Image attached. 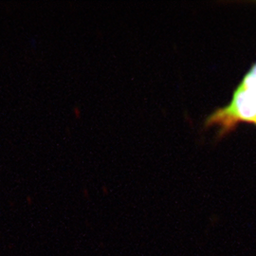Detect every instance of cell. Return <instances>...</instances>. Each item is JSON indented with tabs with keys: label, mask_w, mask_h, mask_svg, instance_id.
I'll return each mask as SVG.
<instances>
[{
	"label": "cell",
	"mask_w": 256,
	"mask_h": 256,
	"mask_svg": "<svg viewBox=\"0 0 256 256\" xmlns=\"http://www.w3.org/2000/svg\"><path fill=\"white\" fill-rule=\"evenodd\" d=\"M240 120L256 122V92L247 90L241 84L234 92L229 106L214 114L209 122L210 124H222L228 128Z\"/></svg>",
	"instance_id": "obj_1"
},
{
	"label": "cell",
	"mask_w": 256,
	"mask_h": 256,
	"mask_svg": "<svg viewBox=\"0 0 256 256\" xmlns=\"http://www.w3.org/2000/svg\"><path fill=\"white\" fill-rule=\"evenodd\" d=\"M241 86L247 90L256 92V64L246 75L243 82H241Z\"/></svg>",
	"instance_id": "obj_2"
},
{
	"label": "cell",
	"mask_w": 256,
	"mask_h": 256,
	"mask_svg": "<svg viewBox=\"0 0 256 256\" xmlns=\"http://www.w3.org/2000/svg\"></svg>",
	"instance_id": "obj_3"
}]
</instances>
